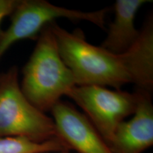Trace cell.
I'll use <instances>...</instances> for the list:
<instances>
[{
	"label": "cell",
	"mask_w": 153,
	"mask_h": 153,
	"mask_svg": "<svg viewBox=\"0 0 153 153\" xmlns=\"http://www.w3.org/2000/svg\"><path fill=\"white\" fill-rule=\"evenodd\" d=\"M108 11V8L93 11L69 9L45 0L17 1L9 15L10 25L6 30H0V60L13 44L21 40L38 37L42 29L56 19L86 21L104 29L105 19Z\"/></svg>",
	"instance_id": "obj_4"
},
{
	"label": "cell",
	"mask_w": 153,
	"mask_h": 153,
	"mask_svg": "<svg viewBox=\"0 0 153 153\" xmlns=\"http://www.w3.org/2000/svg\"><path fill=\"white\" fill-rule=\"evenodd\" d=\"M44 153H70V152H44Z\"/></svg>",
	"instance_id": "obj_11"
},
{
	"label": "cell",
	"mask_w": 153,
	"mask_h": 153,
	"mask_svg": "<svg viewBox=\"0 0 153 153\" xmlns=\"http://www.w3.org/2000/svg\"><path fill=\"white\" fill-rule=\"evenodd\" d=\"M109 145L118 126L136 110L138 96L98 85L74 86L67 93Z\"/></svg>",
	"instance_id": "obj_5"
},
{
	"label": "cell",
	"mask_w": 153,
	"mask_h": 153,
	"mask_svg": "<svg viewBox=\"0 0 153 153\" xmlns=\"http://www.w3.org/2000/svg\"><path fill=\"white\" fill-rule=\"evenodd\" d=\"M70 150L68 145L60 138L36 143L23 137H0V153H44Z\"/></svg>",
	"instance_id": "obj_9"
},
{
	"label": "cell",
	"mask_w": 153,
	"mask_h": 153,
	"mask_svg": "<svg viewBox=\"0 0 153 153\" xmlns=\"http://www.w3.org/2000/svg\"><path fill=\"white\" fill-rule=\"evenodd\" d=\"M138 101L133 117L121 122L108 145L113 153H143L153 145V105L151 92L136 89Z\"/></svg>",
	"instance_id": "obj_7"
},
{
	"label": "cell",
	"mask_w": 153,
	"mask_h": 153,
	"mask_svg": "<svg viewBox=\"0 0 153 153\" xmlns=\"http://www.w3.org/2000/svg\"><path fill=\"white\" fill-rule=\"evenodd\" d=\"M23 137L44 143L59 137L53 118L23 94L16 66L0 73V137Z\"/></svg>",
	"instance_id": "obj_3"
},
{
	"label": "cell",
	"mask_w": 153,
	"mask_h": 153,
	"mask_svg": "<svg viewBox=\"0 0 153 153\" xmlns=\"http://www.w3.org/2000/svg\"><path fill=\"white\" fill-rule=\"evenodd\" d=\"M21 89L26 98L41 111L53 106L76 86L70 68L60 54L51 23L37 37L34 50L22 70Z\"/></svg>",
	"instance_id": "obj_2"
},
{
	"label": "cell",
	"mask_w": 153,
	"mask_h": 153,
	"mask_svg": "<svg viewBox=\"0 0 153 153\" xmlns=\"http://www.w3.org/2000/svg\"><path fill=\"white\" fill-rule=\"evenodd\" d=\"M59 137L78 153H113L85 114L60 101L51 111Z\"/></svg>",
	"instance_id": "obj_6"
},
{
	"label": "cell",
	"mask_w": 153,
	"mask_h": 153,
	"mask_svg": "<svg viewBox=\"0 0 153 153\" xmlns=\"http://www.w3.org/2000/svg\"><path fill=\"white\" fill-rule=\"evenodd\" d=\"M62 60L71 70L76 86L111 87L128 84L151 92L153 88V19H147L138 40L127 52L115 54L86 41L82 30L69 32L51 23Z\"/></svg>",
	"instance_id": "obj_1"
},
{
	"label": "cell",
	"mask_w": 153,
	"mask_h": 153,
	"mask_svg": "<svg viewBox=\"0 0 153 153\" xmlns=\"http://www.w3.org/2000/svg\"><path fill=\"white\" fill-rule=\"evenodd\" d=\"M149 0H117L114 4V19L108 26L107 35L100 46L115 54L127 52L136 43L140 30L135 26L137 11Z\"/></svg>",
	"instance_id": "obj_8"
},
{
	"label": "cell",
	"mask_w": 153,
	"mask_h": 153,
	"mask_svg": "<svg viewBox=\"0 0 153 153\" xmlns=\"http://www.w3.org/2000/svg\"><path fill=\"white\" fill-rule=\"evenodd\" d=\"M16 1L15 0H0V25L3 19L12 12Z\"/></svg>",
	"instance_id": "obj_10"
}]
</instances>
